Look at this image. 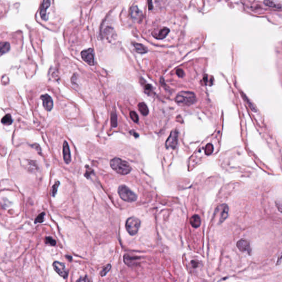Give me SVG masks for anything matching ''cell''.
<instances>
[{"label":"cell","mask_w":282,"mask_h":282,"mask_svg":"<svg viewBox=\"0 0 282 282\" xmlns=\"http://www.w3.org/2000/svg\"><path fill=\"white\" fill-rule=\"evenodd\" d=\"M175 101L180 106H190L196 102V96L193 92L183 91L178 93Z\"/></svg>","instance_id":"6da1fadb"},{"label":"cell","mask_w":282,"mask_h":282,"mask_svg":"<svg viewBox=\"0 0 282 282\" xmlns=\"http://www.w3.org/2000/svg\"><path fill=\"white\" fill-rule=\"evenodd\" d=\"M110 164L111 168L120 175H127L132 170V168L129 163L120 158H113L111 160Z\"/></svg>","instance_id":"7a4b0ae2"},{"label":"cell","mask_w":282,"mask_h":282,"mask_svg":"<svg viewBox=\"0 0 282 282\" xmlns=\"http://www.w3.org/2000/svg\"><path fill=\"white\" fill-rule=\"evenodd\" d=\"M118 194L123 201L127 202H133L137 201V195L125 185H121L118 189Z\"/></svg>","instance_id":"3957f363"},{"label":"cell","mask_w":282,"mask_h":282,"mask_svg":"<svg viewBox=\"0 0 282 282\" xmlns=\"http://www.w3.org/2000/svg\"><path fill=\"white\" fill-rule=\"evenodd\" d=\"M141 221L136 217H132L127 220L125 227L127 231L131 235H135L137 233L140 229Z\"/></svg>","instance_id":"277c9868"},{"label":"cell","mask_w":282,"mask_h":282,"mask_svg":"<svg viewBox=\"0 0 282 282\" xmlns=\"http://www.w3.org/2000/svg\"><path fill=\"white\" fill-rule=\"evenodd\" d=\"M178 132L176 130H173L171 132L169 137L168 138L165 146L167 148H175L178 140Z\"/></svg>","instance_id":"5b68a950"},{"label":"cell","mask_w":282,"mask_h":282,"mask_svg":"<svg viewBox=\"0 0 282 282\" xmlns=\"http://www.w3.org/2000/svg\"><path fill=\"white\" fill-rule=\"evenodd\" d=\"M237 246L239 250L242 253H247L248 255H251L252 254L250 244L247 240L245 239L240 240L237 243Z\"/></svg>","instance_id":"8992f818"},{"label":"cell","mask_w":282,"mask_h":282,"mask_svg":"<svg viewBox=\"0 0 282 282\" xmlns=\"http://www.w3.org/2000/svg\"><path fill=\"white\" fill-rule=\"evenodd\" d=\"M81 56L84 61L88 65L90 66L94 65V56L93 50L92 49H88L82 51Z\"/></svg>","instance_id":"52a82bcc"},{"label":"cell","mask_w":282,"mask_h":282,"mask_svg":"<svg viewBox=\"0 0 282 282\" xmlns=\"http://www.w3.org/2000/svg\"><path fill=\"white\" fill-rule=\"evenodd\" d=\"M53 267L55 271L59 274L63 278H66L67 277V271L66 269L65 266L63 263L55 261L53 263Z\"/></svg>","instance_id":"ba28073f"},{"label":"cell","mask_w":282,"mask_h":282,"mask_svg":"<svg viewBox=\"0 0 282 282\" xmlns=\"http://www.w3.org/2000/svg\"><path fill=\"white\" fill-rule=\"evenodd\" d=\"M41 99L43 100V105L46 110L51 111L53 108V101L52 98L48 94L41 96Z\"/></svg>","instance_id":"9c48e42d"},{"label":"cell","mask_w":282,"mask_h":282,"mask_svg":"<svg viewBox=\"0 0 282 282\" xmlns=\"http://www.w3.org/2000/svg\"><path fill=\"white\" fill-rule=\"evenodd\" d=\"M63 158L66 164H68L71 162V156L70 147L66 141H65L63 144Z\"/></svg>","instance_id":"30bf717a"},{"label":"cell","mask_w":282,"mask_h":282,"mask_svg":"<svg viewBox=\"0 0 282 282\" xmlns=\"http://www.w3.org/2000/svg\"><path fill=\"white\" fill-rule=\"evenodd\" d=\"M50 1H43L42 5L41 6L40 11L41 18L43 20H46L48 19V14H47L46 11H47V9L49 8V7L50 6Z\"/></svg>","instance_id":"8fae6325"},{"label":"cell","mask_w":282,"mask_h":282,"mask_svg":"<svg viewBox=\"0 0 282 282\" xmlns=\"http://www.w3.org/2000/svg\"><path fill=\"white\" fill-rule=\"evenodd\" d=\"M139 259V257H133L129 255H125L124 256V261L125 263L129 266H133L137 263V261Z\"/></svg>","instance_id":"7c38bea8"},{"label":"cell","mask_w":282,"mask_h":282,"mask_svg":"<svg viewBox=\"0 0 282 282\" xmlns=\"http://www.w3.org/2000/svg\"><path fill=\"white\" fill-rule=\"evenodd\" d=\"M219 207L221 209V217L219 219V223H222L228 217L229 207H228V205H222Z\"/></svg>","instance_id":"4fadbf2b"},{"label":"cell","mask_w":282,"mask_h":282,"mask_svg":"<svg viewBox=\"0 0 282 282\" xmlns=\"http://www.w3.org/2000/svg\"><path fill=\"white\" fill-rule=\"evenodd\" d=\"M264 5L266 6L274 8L278 10H282V3L279 1H264Z\"/></svg>","instance_id":"5bb4252c"},{"label":"cell","mask_w":282,"mask_h":282,"mask_svg":"<svg viewBox=\"0 0 282 282\" xmlns=\"http://www.w3.org/2000/svg\"><path fill=\"white\" fill-rule=\"evenodd\" d=\"M170 30L167 27H164L160 30L158 34L153 33V36L157 39H163L169 33Z\"/></svg>","instance_id":"9a60e30c"},{"label":"cell","mask_w":282,"mask_h":282,"mask_svg":"<svg viewBox=\"0 0 282 282\" xmlns=\"http://www.w3.org/2000/svg\"><path fill=\"white\" fill-rule=\"evenodd\" d=\"M130 13L132 18L135 20H138L142 16V12L136 6L131 8Z\"/></svg>","instance_id":"2e32d148"},{"label":"cell","mask_w":282,"mask_h":282,"mask_svg":"<svg viewBox=\"0 0 282 282\" xmlns=\"http://www.w3.org/2000/svg\"><path fill=\"white\" fill-rule=\"evenodd\" d=\"M190 221L191 225L194 228H199L201 226V218L199 215H192V217L190 218Z\"/></svg>","instance_id":"e0dca14e"},{"label":"cell","mask_w":282,"mask_h":282,"mask_svg":"<svg viewBox=\"0 0 282 282\" xmlns=\"http://www.w3.org/2000/svg\"><path fill=\"white\" fill-rule=\"evenodd\" d=\"M133 45L135 48V50L138 53L140 54H146L148 51V49L146 46L139 43H133Z\"/></svg>","instance_id":"ac0fdd59"},{"label":"cell","mask_w":282,"mask_h":282,"mask_svg":"<svg viewBox=\"0 0 282 282\" xmlns=\"http://www.w3.org/2000/svg\"><path fill=\"white\" fill-rule=\"evenodd\" d=\"M138 109L140 111V113L143 116H147L149 113V110L147 107V105L145 103H140L138 104Z\"/></svg>","instance_id":"d6986e66"},{"label":"cell","mask_w":282,"mask_h":282,"mask_svg":"<svg viewBox=\"0 0 282 282\" xmlns=\"http://www.w3.org/2000/svg\"><path fill=\"white\" fill-rule=\"evenodd\" d=\"M10 49V45L7 42L1 43V55L7 53Z\"/></svg>","instance_id":"ffe728a7"},{"label":"cell","mask_w":282,"mask_h":282,"mask_svg":"<svg viewBox=\"0 0 282 282\" xmlns=\"http://www.w3.org/2000/svg\"><path fill=\"white\" fill-rule=\"evenodd\" d=\"M12 122H13V120H12L11 116L10 114H7V115H5L1 120V122L3 123V124L6 125H11Z\"/></svg>","instance_id":"44dd1931"},{"label":"cell","mask_w":282,"mask_h":282,"mask_svg":"<svg viewBox=\"0 0 282 282\" xmlns=\"http://www.w3.org/2000/svg\"><path fill=\"white\" fill-rule=\"evenodd\" d=\"M213 150H214L213 146L210 143H208L205 146V152L207 156H210L213 152Z\"/></svg>","instance_id":"7402d4cb"},{"label":"cell","mask_w":282,"mask_h":282,"mask_svg":"<svg viewBox=\"0 0 282 282\" xmlns=\"http://www.w3.org/2000/svg\"><path fill=\"white\" fill-rule=\"evenodd\" d=\"M111 267V266L110 264H107L106 266H104V267L102 269V271H101L100 273V275H101L102 277H104V276L106 275V274L108 273L109 271L110 270Z\"/></svg>","instance_id":"603a6c76"},{"label":"cell","mask_w":282,"mask_h":282,"mask_svg":"<svg viewBox=\"0 0 282 282\" xmlns=\"http://www.w3.org/2000/svg\"><path fill=\"white\" fill-rule=\"evenodd\" d=\"M130 116L131 119L133 120V122H136V123H137L138 122L139 117L135 111H131L130 113Z\"/></svg>","instance_id":"cb8c5ba5"},{"label":"cell","mask_w":282,"mask_h":282,"mask_svg":"<svg viewBox=\"0 0 282 282\" xmlns=\"http://www.w3.org/2000/svg\"><path fill=\"white\" fill-rule=\"evenodd\" d=\"M44 216H45V213H41V214L39 215L38 217H36L34 223L35 224L38 223H42L44 221Z\"/></svg>","instance_id":"d4e9b609"},{"label":"cell","mask_w":282,"mask_h":282,"mask_svg":"<svg viewBox=\"0 0 282 282\" xmlns=\"http://www.w3.org/2000/svg\"><path fill=\"white\" fill-rule=\"evenodd\" d=\"M59 185H60V182H59V181H57V182H56V183L54 185H53V186H52V191H51L52 196L55 197L56 196L57 191V189H58Z\"/></svg>","instance_id":"484cf974"},{"label":"cell","mask_w":282,"mask_h":282,"mask_svg":"<svg viewBox=\"0 0 282 282\" xmlns=\"http://www.w3.org/2000/svg\"><path fill=\"white\" fill-rule=\"evenodd\" d=\"M111 125L113 127L117 126V116L115 113H112L111 115Z\"/></svg>","instance_id":"4316f807"},{"label":"cell","mask_w":282,"mask_h":282,"mask_svg":"<svg viewBox=\"0 0 282 282\" xmlns=\"http://www.w3.org/2000/svg\"><path fill=\"white\" fill-rule=\"evenodd\" d=\"M45 243L51 246H55L56 245V241L51 237H46L45 239Z\"/></svg>","instance_id":"83f0119b"},{"label":"cell","mask_w":282,"mask_h":282,"mask_svg":"<svg viewBox=\"0 0 282 282\" xmlns=\"http://www.w3.org/2000/svg\"><path fill=\"white\" fill-rule=\"evenodd\" d=\"M275 206L277 208L278 210L282 212V202H279V201H276L275 202Z\"/></svg>","instance_id":"f1b7e54d"},{"label":"cell","mask_w":282,"mask_h":282,"mask_svg":"<svg viewBox=\"0 0 282 282\" xmlns=\"http://www.w3.org/2000/svg\"><path fill=\"white\" fill-rule=\"evenodd\" d=\"M176 75L178 76V77H184V76L185 75V73H184V71H183L182 69H178V70H177L176 72Z\"/></svg>","instance_id":"f546056e"},{"label":"cell","mask_w":282,"mask_h":282,"mask_svg":"<svg viewBox=\"0 0 282 282\" xmlns=\"http://www.w3.org/2000/svg\"><path fill=\"white\" fill-rule=\"evenodd\" d=\"M77 282H89V280L88 279V278L87 277H84L79 278V279L77 280Z\"/></svg>","instance_id":"4dcf8cb0"},{"label":"cell","mask_w":282,"mask_h":282,"mask_svg":"<svg viewBox=\"0 0 282 282\" xmlns=\"http://www.w3.org/2000/svg\"><path fill=\"white\" fill-rule=\"evenodd\" d=\"M191 264H192V267L194 268H197L199 266V262L197 261L194 260V261H191Z\"/></svg>","instance_id":"1f68e13d"},{"label":"cell","mask_w":282,"mask_h":282,"mask_svg":"<svg viewBox=\"0 0 282 282\" xmlns=\"http://www.w3.org/2000/svg\"><path fill=\"white\" fill-rule=\"evenodd\" d=\"M152 87L151 85H150V84H147L145 87V92H146L149 93V91L150 90H152Z\"/></svg>","instance_id":"d6a6232c"},{"label":"cell","mask_w":282,"mask_h":282,"mask_svg":"<svg viewBox=\"0 0 282 282\" xmlns=\"http://www.w3.org/2000/svg\"><path fill=\"white\" fill-rule=\"evenodd\" d=\"M282 262V253L280 255L279 257L278 258L277 261V263H276V265L277 266V265H279L280 263H281V262Z\"/></svg>","instance_id":"836d02e7"},{"label":"cell","mask_w":282,"mask_h":282,"mask_svg":"<svg viewBox=\"0 0 282 282\" xmlns=\"http://www.w3.org/2000/svg\"><path fill=\"white\" fill-rule=\"evenodd\" d=\"M148 3H149V9L151 10V9H152L153 7V4H152V2L149 1L148 2Z\"/></svg>","instance_id":"e575fe53"},{"label":"cell","mask_w":282,"mask_h":282,"mask_svg":"<svg viewBox=\"0 0 282 282\" xmlns=\"http://www.w3.org/2000/svg\"></svg>","instance_id":"d590c367"}]
</instances>
